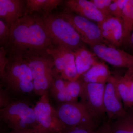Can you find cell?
Returning <instances> with one entry per match:
<instances>
[{"instance_id":"6da1fadb","label":"cell","mask_w":133,"mask_h":133,"mask_svg":"<svg viewBox=\"0 0 133 133\" xmlns=\"http://www.w3.org/2000/svg\"><path fill=\"white\" fill-rule=\"evenodd\" d=\"M10 28V39L5 48L9 57L42 56L54 47L42 17L37 14L24 16L13 23Z\"/></svg>"},{"instance_id":"7a4b0ae2","label":"cell","mask_w":133,"mask_h":133,"mask_svg":"<svg viewBox=\"0 0 133 133\" xmlns=\"http://www.w3.org/2000/svg\"><path fill=\"white\" fill-rule=\"evenodd\" d=\"M5 74L1 78V88L12 100L29 98L34 93L33 78L26 60L21 57H9Z\"/></svg>"},{"instance_id":"3957f363","label":"cell","mask_w":133,"mask_h":133,"mask_svg":"<svg viewBox=\"0 0 133 133\" xmlns=\"http://www.w3.org/2000/svg\"><path fill=\"white\" fill-rule=\"evenodd\" d=\"M34 105L30 98L12 100L0 109V119L11 130L30 129L39 126L34 113Z\"/></svg>"},{"instance_id":"277c9868","label":"cell","mask_w":133,"mask_h":133,"mask_svg":"<svg viewBox=\"0 0 133 133\" xmlns=\"http://www.w3.org/2000/svg\"><path fill=\"white\" fill-rule=\"evenodd\" d=\"M45 28L54 46H64L74 51L84 47L74 27L58 14L42 16Z\"/></svg>"},{"instance_id":"5b68a950","label":"cell","mask_w":133,"mask_h":133,"mask_svg":"<svg viewBox=\"0 0 133 133\" xmlns=\"http://www.w3.org/2000/svg\"><path fill=\"white\" fill-rule=\"evenodd\" d=\"M31 70L34 93L40 97L48 94L55 81L54 64L48 53L24 58Z\"/></svg>"},{"instance_id":"8992f818","label":"cell","mask_w":133,"mask_h":133,"mask_svg":"<svg viewBox=\"0 0 133 133\" xmlns=\"http://www.w3.org/2000/svg\"><path fill=\"white\" fill-rule=\"evenodd\" d=\"M55 109L64 131L80 126H87L96 129L101 125L79 101L58 104Z\"/></svg>"},{"instance_id":"52a82bcc","label":"cell","mask_w":133,"mask_h":133,"mask_svg":"<svg viewBox=\"0 0 133 133\" xmlns=\"http://www.w3.org/2000/svg\"><path fill=\"white\" fill-rule=\"evenodd\" d=\"M81 83L82 90L79 96V102L83 104L91 116L98 124L104 123L105 122L103 120L107 116L104 104L105 84Z\"/></svg>"},{"instance_id":"ba28073f","label":"cell","mask_w":133,"mask_h":133,"mask_svg":"<svg viewBox=\"0 0 133 133\" xmlns=\"http://www.w3.org/2000/svg\"><path fill=\"white\" fill-rule=\"evenodd\" d=\"M47 53L53 59L55 76H59L65 80L77 81V72L74 52L64 46H54L47 50Z\"/></svg>"},{"instance_id":"9c48e42d","label":"cell","mask_w":133,"mask_h":133,"mask_svg":"<svg viewBox=\"0 0 133 133\" xmlns=\"http://www.w3.org/2000/svg\"><path fill=\"white\" fill-rule=\"evenodd\" d=\"M58 14L74 27L83 43L91 47L105 43L102 38L98 25L92 21L66 10Z\"/></svg>"},{"instance_id":"30bf717a","label":"cell","mask_w":133,"mask_h":133,"mask_svg":"<svg viewBox=\"0 0 133 133\" xmlns=\"http://www.w3.org/2000/svg\"><path fill=\"white\" fill-rule=\"evenodd\" d=\"M34 113L39 125L50 133H62L64 129L58 118L55 108L50 102L48 94L40 97L34 107Z\"/></svg>"},{"instance_id":"8fae6325","label":"cell","mask_w":133,"mask_h":133,"mask_svg":"<svg viewBox=\"0 0 133 133\" xmlns=\"http://www.w3.org/2000/svg\"><path fill=\"white\" fill-rule=\"evenodd\" d=\"M81 89L82 85L78 81H67L56 76L54 84L48 92V96L57 104L77 102Z\"/></svg>"},{"instance_id":"7c38bea8","label":"cell","mask_w":133,"mask_h":133,"mask_svg":"<svg viewBox=\"0 0 133 133\" xmlns=\"http://www.w3.org/2000/svg\"><path fill=\"white\" fill-rule=\"evenodd\" d=\"M91 47L96 56L113 66L128 69L133 67V56L123 50L105 44H98Z\"/></svg>"},{"instance_id":"4fadbf2b","label":"cell","mask_w":133,"mask_h":133,"mask_svg":"<svg viewBox=\"0 0 133 133\" xmlns=\"http://www.w3.org/2000/svg\"><path fill=\"white\" fill-rule=\"evenodd\" d=\"M104 104L108 123L126 114L121 97L112 75L105 86Z\"/></svg>"},{"instance_id":"5bb4252c","label":"cell","mask_w":133,"mask_h":133,"mask_svg":"<svg viewBox=\"0 0 133 133\" xmlns=\"http://www.w3.org/2000/svg\"><path fill=\"white\" fill-rule=\"evenodd\" d=\"M97 24L105 42L117 48L121 45L123 43V29L120 19L111 16Z\"/></svg>"},{"instance_id":"9a60e30c","label":"cell","mask_w":133,"mask_h":133,"mask_svg":"<svg viewBox=\"0 0 133 133\" xmlns=\"http://www.w3.org/2000/svg\"><path fill=\"white\" fill-rule=\"evenodd\" d=\"M65 10L98 23L104 19L100 12L91 1L68 0L65 2Z\"/></svg>"},{"instance_id":"2e32d148","label":"cell","mask_w":133,"mask_h":133,"mask_svg":"<svg viewBox=\"0 0 133 133\" xmlns=\"http://www.w3.org/2000/svg\"><path fill=\"white\" fill-rule=\"evenodd\" d=\"M26 1L0 0V18L8 25H11L25 15Z\"/></svg>"},{"instance_id":"e0dca14e","label":"cell","mask_w":133,"mask_h":133,"mask_svg":"<svg viewBox=\"0 0 133 133\" xmlns=\"http://www.w3.org/2000/svg\"><path fill=\"white\" fill-rule=\"evenodd\" d=\"M111 76L108 66L104 63L93 65L79 77L81 83H98L106 84Z\"/></svg>"},{"instance_id":"ac0fdd59","label":"cell","mask_w":133,"mask_h":133,"mask_svg":"<svg viewBox=\"0 0 133 133\" xmlns=\"http://www.w3.org/2000/svg\"><path fill=\"white\" fill-rule=\"evenodd\" d=\"M73 52L77 72L79 77L92 66L100 63L95 57L96 55L86 49L84 46Z\"/></svg>"},{"instance_id":"d6986e66","label":"cell","mask_w":133,"mask_h":133,"mask_svg":"<svg viewBox=\"0 0 133 133\" xmlns=\"http://www.w3.org/2000/svg\"><path fill=\"white\" fill-rule=\"evenodd\" d=\"M63 2L62 0H26L25 15L35 12L40 13L42 16L48 15L52 14V10Z\"/></svg>"},{"instance_id":"ffe728a7","label":"cell","mask_w":133,"mask_h":133,"mask_svg":"<svg viewBox=\"0 0 133 133\" xmlns=\"http://www.w3.org/2000/svg\"><path fill=\"white\" fill-rule=\"evenodd\" d=\"M129 109L124 116L108 122L111 133H133V111Z\"/></svg>"},{"instance_id":"44dd1931","label":"cell","mask_w":133,"mask_h":133,"mask_svg":"<svg viewBox=\"0 0 133 133\" xmlns=\"http://www.w3.org/2000/svg\"><path fill=\"white\" fill-rule=\"evenodd\" d=\"M121 22L123 29V43L129 40L133 30V0H126Z\"/></svg>"},{"instance_id":"7402d4cb","label":"cell","mask_w":133,"mask_h":133,"mask_svg":"<svg viewBox=\"0 0 133 133\" xmlns=\"http://www.w3.org/2000/svg\"><path fill=\"white\" fill-rule=\"evenodd\" d=\"M11 36V28L2 19H0V44L6 48L8 44Z\"/></svg>"},{"instance_id":"603a6c76","label":"cell","mask_w":133,"mask_h":133,"mask_svg":"<svg viewBox=\"0 0 133 133\" xmlns=\"http://www.w3.org/2000/svg\"><path fill=\"white\" fill-rule=\"evenodd\" d=\"M126 0H113L109 7L111 16L121 20L122 11Z\"/></svg>"},{"instance_id":"cb8c5ba5","label":"cell","mask_w":133,"mask_h":133,"mask_svg":"<svg viewBox=\"0 0 133 133\" xmlns=\"http://www.w3.org/2000/svg\"><path fill=\"white\" fill-rule=\"evenodd\" d=\"M91 1L103 15L104 19L111 16L109 12V7L112 0H91Z\"/></svg>"},{"instance_id":"d4e9b609","label":"cell","mask_w":133,"mask_h":133,"mask_svg":"<svg viewBox=\"0 0 133 133\" xmlns=\"http://www.w3.org/2000/svg\"><path fill=\"white\" fill-rule=\"evenodd\" d=\"M9 62L7 51L4 47L0 48V77L2 78L5 74V69Z\"/></svg>"},{"instance_id":"484cf974","label":"cell","mask_w":133,"mask_h":133,"mask_svg":"<svg viewBox=\"0 0 133 133\" xmlns=\"http://www.w3.org/2000/svg\"><path fill=\"white\" fill-rule=\"evenodd\" d=\"M96 129L87 126H80L66 129L62 133H95Z\"/></svg>"},{"instance_id":"4316f807","label":"cell","mask_w":133,"mask_h":133,"mask_svg":"<svg viewBox=\"0 0 133 133\" xmlns=\"http://www.w3.org/2000/svg\"><path fill=\"white\" fill-rule=\"evenodd\" d=\"M8 133H50L45 129L39 125L35 128L23 130H14L11 131Z\"/></svg>"},{"instance_id":"83f0119b","label":"cell","mask_w":133,"mask_h":133,"mask_svg":"<svg viewBox=\"0 0 133 133\" xmlns=\"http://www.w3.org/2000/svg\"><path fill=\"white\" fill-rule=\"evenodd\" d=\"M95 133H111L109 124L107 121L105 122L99 127Z\"/></svg>"},{"instance_id":"f1b7e54d","label":"cell","mask_w":133,"mask_h":133,"mask_svg":"<svg viewBox=\"0 0 133 133\" xmlns=\"http://www.w3.org/2000/svg\"><path fill=\"white\" fill-rule=\"evenodd\" d=\"M129 39H130V42H131V44H132V45L133 46V30L132 33H131Z\"/></svg>"}]
</instances>
